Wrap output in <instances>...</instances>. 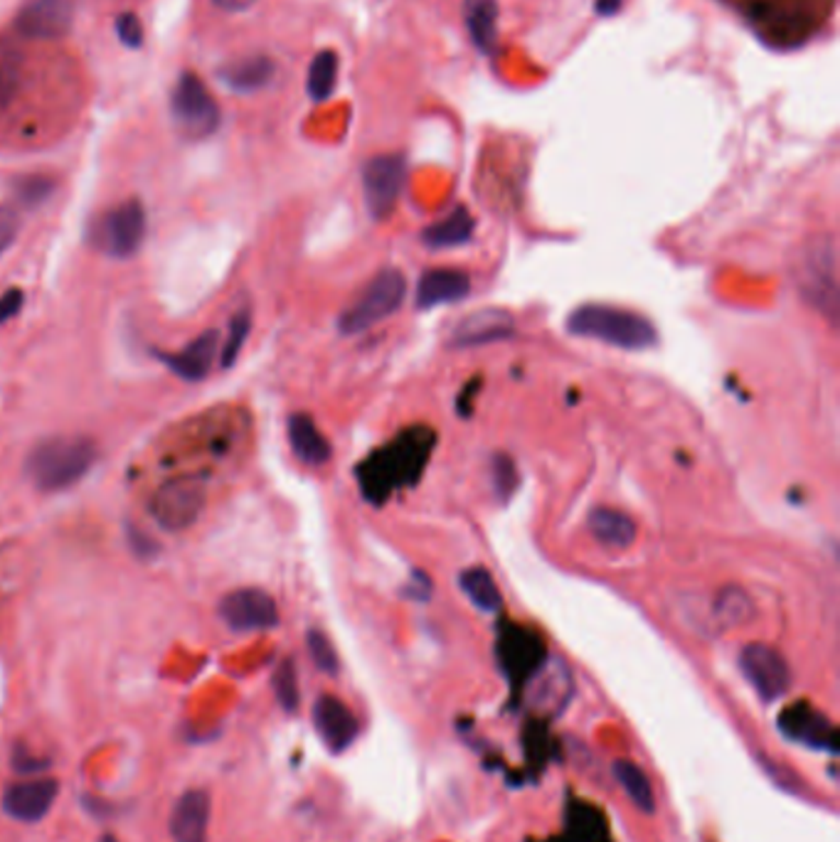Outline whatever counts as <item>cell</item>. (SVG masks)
I'll use <instances>...</instances> for the list:
<instances>
[{"label":"cell","instance_id":"ffe728a7","mask_svg":"<svg viewBox=\"0 0 840 842\" xmlns=\"http://www.w3.org/2000/svg\"><path fill=\"white\" fill-rule=\"evenodd\" d=\"M779 727L784 729L791 739L804 741L814 749H833L836 747V729L824 714L808 710L806 704H794L779 720Z\"/></svg>","mask_w":840,"mask_h":842},{"label":"cell","instance_id":"ba28073f","mask_svg":"<svg viewBox=\"0 0 840 842\" xmlns=\"http://www.w3.org/2000/svg\"><path fill=\"white\" fill-rule=\"evenodd\" d=\"M145 237V210L139 200H126L106 210L92 230L94 247L106 257L126 259L141 249Z\"/></svg>","mask_w":840,"mask_h":842},{"label":"cell","instance_id":"8d00e7d4","mask_svg":"<svg viewBox=\"0 0 840 842\" xmlns=\"http://www.w3.org/2000/svg\"><path fill=\"white\" fill-rule=\"evenodd\" d=\"M18 234H21V218H18L13 208L0 204V254H5L13 247Z\"/></svg>","mask_w":840,"mask_h":842},{"label":"cell","instance_id":"9a60e30c","mask_svg":"<svg viewBox=\"0 0 840 842\" xmlns=\"http://www.w3.org/2000/svg\"><path fill=\"white\" fill-rule=\"evenodd\" d=\"M314 724H316L318 737L324 739L326 747L334 753L346 751L350 744L355 741L360 732L355 714L350 712V707L343 700L334 698V694H320L316 700Z\"/></svg>","mask_w":840,"mask_h":842},{"label":"cell","instance_id":"d6986e66","mask_svg":"<svg viewBox=\"0 0 840 842\" xmlns=\"http://www.w3.org/2000/svg\"><path fill=\"white\" fill-rule=\"evenodd\" d=\"M471 293V277L462 269H429L417 286V308H436Z\"/></svg>","mask_w":840,"mask_h":842},{"label":"cell","instance_id":"f35d334b","mask_svg":"<svg viewBox=\"0 0 840 842\" xmlns=\"http://www.w3.org/2000/svg\"><path fill=\"white\" fill-rule=\"evenodd\" d=\"M214 3H218L222 11H228V13H244V11H249V8L257 3V0H214Z\"/></svg>","mask_w":840,"mask_h":842},{"label":"cell","instance_id":"44dd1931","mask_svg":"<svg viewBox=\"0 0 840 842\" xmlns=\"http://www.w3.org/2000/svg\"><path fill=\"white\" fill-rule=\"evenodd\" d=\"M289 442L306 466H326L334 456L328 438L320 434L316 421L308 414H294L289 419Z\"/></svg>","mask_w":840,"mask_h":842},{"label":"cell","instance_id":"3957f363","mask_svg":"<svg viewBox=\"0 0 840 842\" xmlns=\"http://www.w3.org/2000/svg\"><path fill=\"white\" fill-rule=\"evenodd\" d=\"M96 444L82 436H57L37 444L27 456L25 471L40 491H65L92 471Z\"/></svg>","mask_w":840,"mask_h":842},{"label":"cell","instance_id":"8fae6325","mask_svg":"<svg viewBox=\"0 0 840 842\" xmlns=\"http://www.w3.org/2000/svg\"><path fill=\"white\" fill-rule=\"evenodd\" d=\"M515 336V318L505 308H478L468 313L456 326L448 330L446 346L454 350L462 348H481L491 342H503Z\"/></svg>","mask_w":840,"mask_h":842},{"label":"cell","instance_id":"8992f818","mask_svg":"<svg viewBox=\"0 0 840 842\" xmlns=\"http://www.w3.org/2000/svg\"><path fill=\"white\" fill-rule=\"evenodd\" d=\"M205 498H208V483L202 476L185 473L178 478L165 481L159 491L153 493L149 511L153 521L171 533L188 530L198 521Z\"/></svg>","mask_w":840,"mask_h":842},{"label":"cell","instance_id":"7c38bea8","mask_svg":"<svg viewBox=\"0 0 840 842\" xmlns=\"http://www.w3.org/2000/svg\"><path fill=\"white\" fill-rule=\"evenodd\" d=\"M222 621L232 631H269L279 623L277 601L261 589H237L220 604Z\"/></svg>","mask_w":840,"mask_h":842},{"label":"cell","instance_id":"9c48e42d","mask_svg":"<svg viewBox=\"0 0 840 842\" xmlns=\"http://www.w3.org/2000/svg\"><path fill=\"white\" fill-rule=\"evenodd\" d=\"M407 161L399 153H380L363 165L365 208L375 220L387 218L395 210L405 190Z\"/></svg>","mask_w":840,"mask_h":842},{"label":"cell","instance_id":"7402d4cb","mask_svg":"<svg viewBox=\"0 0 840 842\" xmlns=\"http://www.w3.org/2000/svg\"><path fill=\"white\" fill-rule=\"evenodd\" d=\"M590 533L594 535V540L602 542L604 547L623 550V547H629L637 540L639 527L627 513L617 511V507H597V511H592L590 515Z\"/></svg>","mask_w":840,"mask_h":842},{"label":"cell","instance_id":"6da1fadb","mask_svg":"<svg viewBox=\"0 0 840 842\" xmlns=\"http://www.w3.org/2000/svg\"><path fill=\"white\" fill-rule=\"evenodd\" d=\"M436 434L424 424L409 426L393 442L370 454L358 468V483L365 501L385 503L389 495L415 486L434 452Z\"/></svg>","mask_w":840,"mask_h":842},{"label":"cell","instance_id":"836d02e7","mask_svg":"<svg viewBox=\"0 0 840 842\" xmlns=\"http://www.w3.org/2000/svg\"><path fill=\"white\" fill-rule=\"evenodd\" d=\"M55 190V180L45 178V175H25L15 183V198L21 200L27 208H35L43 200H47Z\"/></svg>","mask_w":840,"mask_h":842},{"label":"cell","instance_id":"83f0119b","mask_svg":"<svg viewBox=\"0 0 840 842\" xmlns=\"http://www.w3.org/2000/svg\"><path fill=\"white\" fill-rule=\"evenodd\" d=\"M338 84V55L334 50H324L314 57L308 67L306 90L314 102H326L336 92Z\"/></svg>","mask_w":840,"mask_h":842},{"label":"cell","instance_id":"cb8c5ba5","mask_svg":"<svg viewBox=\"0 0 840 842\" xmlns=\"http://www.w3.org/2000/svg\"><path fill=\"white\" fill-rule=\"evenodd\" d=\"M474 230H476V222L471 218V212L466 208H456L452 214H446L444 220H439L432 224V227H427L422 234V242L429 249L462 247V244H466L474 237Z\"/></svg>","mask_w":840,"mask_h":842},{"label":"cell","instance_id":"5bb4252c","mask_svg":"<svg viewBox=\"0 0 840 842\" xmlns=\"http://www.w3.org/2000/svg\"><path fill=\"white\" fill-rule=\"evenodd\" d=\"M572 692L574 682L568 663L552 658L537 668L535 678L530 680V690H527V702H530L533 710L542 714H560L568 707Z\"/></svg>","mask_w":840,"mask_h":842},{"label":"cell","instance_id":"f546056e","mask_svg":"<svg viewBox=\"0 0 840 842\" xmlns=\"http://www.w3.org/2000/svg\"><path fill=\"white\" fill-rule=\"evenodd\" d=\"M751 611L755 609H751L749 596L742 589H737V586H727V589L720 594V599L715 601V613L722 625L745 623L751 616Z\"/></svg>","mask_w":840,"mask_h":842},{"label":"cell","instance_id":"1f68e13d","mask_svg":"<svg viewBox=\"0 0 840 842\" xmlns=\"http://www.w3.org/2000/svg\"><path fill=\"white\" fill-rule=\"evenodd\" d=\"M273 688H277V698L281 707L287 712H294L299 707V678L294 660H284L273 673Z\"/></svg>","mask_w":840,"mask_h":842},{"label":"cell","instance_id":"52a82bcc","mask_svg":"<svg viewBox=\"0 0 840 842\" xmlns=\"http://www.w3.org/2000/svg\"><path fill=\"white\" fill-rule=\"evenodd\" d=\"M171 114L185 139H208L220 126V106L200 77L185 72L175 82Z\"/></svg>","mask_w":840,"mask_h":842},{"label":"cell","instance_id":"e575fe53","mask_svg":"<svg viewBox=\"0 0 840 842\" xmlns=\"http://www.w3.org/2000/svg\"><path fill=\"white\" fill-rule=\"evenodd\" d=\"M493 486L501 501H508L517 488V471L513 458L495 456L493 458Z\"/></svg>","mask_w":840,"mask_h":842},{"label":"cell","instance_id":"d6a6232c","mask_svg":"<svg viewBox=\"0 0 840 842\" xmlns=\"http://www.w3.org/2000/svg\"><path fill=\"white\" fill-rule=\"evenodd\" d=\"M306 645H308V653H311V658H314L318 670H324L328 675L338 673V653L324 631H316V629L308 631Z\"/></svg>","mask_w":840,"mask_h":842},{"label":"cell","instance_id":"ac0fdd59","mask_svg":"<svg viewBox=\"0 0 840 842\" xmlns=\"http://www.w3.org/2000/svg\"><path fill=\"white\" fill-rule=\"evenodd\" d=\"M218 350H220V332L208 330V332H202V336L195 338L185 350L163 352V355H159V358L178 377L188 379V382H198L202 377H208V372L214 365V358H218Z\"/></svg>","mask_w":840,"mask_h":842},{"label":"cell","instance_id":"f1b7e54d","mask_svg":"<svg viewBox=\"0 0 840 842\" xmlns=\"http://www.w3.org/2000/svg\"><path fill=\"white\" fill-rule=\"evenodd\" d=\"M614 773H617V781L621 783V788L629 793L633 806L643 812H653V808H656V796H653V786L646 773L631 761L614 763Z\"/></svg>","mask_w":840,"mask_h":842},{"label":"cell","instance_id":"4316f807","mask_svg":"<svg viewBox=\"0 0 840 842\" xmlns=\"http://www.w3.org/2000/svg\"><path fill=\"white\" fill-rule=\"evenodd\" d=\"M23 86V52L11 40H0V112L15 102Z\"/></svg>","mask_w":840,"mask_h":842},{"label":"cell","instance_id":"ab89813d","mask_svg":"<svg viewBox=\"0 0 840 842\" xmlns=\"http://www.w3.org/2000/svg\"><path fill=\"white\" fill-rule=\"evenodd\" d=\"M623 0H597V13L609 17V15H617L621 11Z\"/></svg>","mask_w":840,"mask_h":842},{"label":"cell","instance_id":"e0dca14e","mask_svg":"<svg viewBox=\"0 0 840 842\" xmlns=\"http://www.w3.org/2000/svg\"><path fill=\"white\" fill-rule=\"evenodd\" d=\"M210 796L202 788H190L175 800L171 812V835L175 842H208Z\"/></svg>","mask_w":840,"mask_h":842},{"label":"cell","instance_id":"603a6c76","mask_svg":"<svg viewBox=\"0 0 840 842\" xmlns=\"http://www.w3.org/2000/svg\"><path fill=\"white\" fill-rule=\"evenodd\" d=\"M273 72H277V65L267 55H252L222 67L220 77L234 92H257L273 80Z\"/></svg>","mask_w":840,"mask_h":842},{"label":"cell","instance_id":"4fadbf2b","mask_svg":"<svg viewBox=\"0 0 840 842\" xmlns=\"http://www.w3.org/2000/svg\"><path fill=\"white\" fill-rule=\"evenodd\" d=\"M70 0H27L15 17V31L25 40H60L72 27Z\"/></svg>","mask_w":840,"mask_h":842},{"label":"cell","instance_id":"4dcf8cb0","mask_svg":"<svg viewBox=\"0 0 840 842\" xmlns=\"http://www.w3.org/2000/svg\"><path fill=\"white\" fill-rule=\"evenodd\" d=\"M249 328H252L249 311L242 308L240 313H234V318L230 323L228 340H224L222 348H220V360H222L224 367L234 365V360H237V355L244 348V340H247V336H249Z\"/></svg>","mask_w":840,"mask_h":842},{"label":"cell","instance_id":"2e32d148","mask_svg":"<svg viewBox=\"0 0 840 842\" xmlns=\"http://www.w3.org/2000/svg\"><path fill=\"white\" fill-rule=\"evenodd\" d=\"M57 798V781L55 779H35L8 786L3 793L0 806L13 820L21 822H37L50 812Z\"/></svg>","mask_w":840,"mask_h":842},{"label":"cell","instance_id":"60d3db41","mask_svg":"<svg viewBox=\"0 0 840 842\" xmlns=\"http://www.w3.org/2000/svg\"><path fill=\"white\" fill-rule=\"evenodd\" d=\"M100 842H116V838H112V835H104Z\"/></svg>","mask_w":840,"mask_h":842},{"label":"cell","instance_id":"5b68a950","mask_svg":"<svg viewBox=\"0 0 840 842\" xmlns=\"http://www.w3.org/2000/svg\"><path fill=\"white\" fill-rule=\"evenodd\" d=\"M798 293L808 306L828 316L830 323L838 318V277H836V249L830 239H820L801 254L796 267Z\"/></svg>","mask_w":840,"mask_h":842},{"label":"cell","instance_id":"277c9868","mask_svg":"<svg viewBox=\"0 0 840 842\" xmlns=\"http://www.w3.org/2000/svg\"><path fill=\"white\" fill-rule=\"evenodd\" d=\"M407 293V281L399 269H383L377 277L368 283L365 291L353 301V306H348L338 318V328L343 336H358V332H365L373 326H377L380 320H385L389 316L402 308Z\"/></svg>","mask_w":840,"mask_h":842},{"label":"cell","instance_id":"d590c367","mask_svg":"<svg viewBox=\"0 0 840 842\" xmlns=\"http://www.w3.org/2000/svg\"><path fill=\"white\" fill-rule=\"evenodd\" d=\"M116 35H119L121 45L131 47V50H136V47L143 45V25H141V17L136 13H121L119 17H116Z\"/></svg>","mask_w":840,"mask_h":842},{"label":"cell","instance_id":"7a4b0ae2","mask_svg":"<svg viewBox=\"0 0 840 842\" xmlns=\"http://www.w3.org/2000/svg\"><path fill=\"white\" fill-rule=\"evenodd\" d=\"M572 336L602 340L621 350H646L658 342V330L639 313L607 306V303H584L568 318Z\"/></svg>","mask_w":840,"mask_h":842},{"label":"cell","instance_id":"d4e9b609","mask_svg":"<svg viewBox=\"0 0 840 842\" xmlns=\"http://www.w3.org/2000/svg\"><path fill=\"white\" fill-rule=\"evenodd\" d=\"M464 25L481 52H491L498 37L495 0H464Z\"/></svg>","mask_w":840,"mask_h":842},{"label":"cell","instance_id":"30bf717a","mask_svg":"<svg viewBox=\"0 0 840 842\" xmlns=\"http://www.w3.org/2000/svg\"><path fill=\"white\" fill-rule=\"evenodd\" d=\"M739 668L765 702L784 698L791 688V668L784 655L767 643H749L739 653Z\"/></svg>","mask_w":840,"mask_h":842},{"label":"cell","instance_id":"74e56055","mask_svg":"<svg viewBox=\"0 0 840 842\" xmlns=\"http://www.w3.org/2000/svg\"><path fill=\"white\" fill-rule=\"evenodd\" d=\"M23 301H25V296H23L21 289H11V291L0 293V326L18 316V311L23 308Z\"/></svg>","mask_w":840,"mask_h":842},{"label":"cell","instance_id":"484cf974","mask_svg":"<svg viewBox=\"0 0 840 842\" xmlns=\"http://www.w3.org/2000/svg\"><path fill=\"white\" fill-rule=\"evenodd\" d=\"M458 584H462V592L471 599L476 609H481L486 613L501 611L503 606L501 589H498L493 574L483 570V566H471V570L462 572Z\"/></svg>","mask_w":840,"mask_h":842}]
</instances>
